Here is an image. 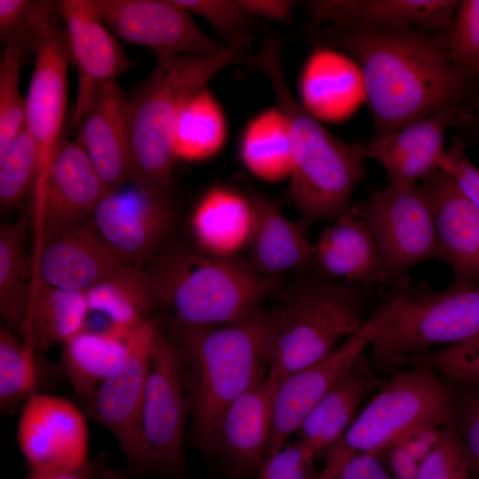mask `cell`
Masks as SVG:
<instances>
[{
  "label": "cell",
  "mask_w": 479,
  "mask_h": 479,
  "mask_svg": "<svg viewBox=\"0 0 479 479\" xmlns=\"http://www.w3.org/2000/svg\"><path fill=\"white\" fill-rule=\"evenodd\" d=\"M309 32L357 60L376 137L455 106L466 89L468 77L451 58L447 31L327 26Z\"/></svg>",
  "instance_id": "6da1fadb"
},
{
  "label": "cell",
  "mask_w": 479,
  "mask_h": 479,
  "mask_svg": "<svg viewBox=\"0 0 479 479\" xmlns=\"http://www.w3.org/2000/svg\"><path fill=\"white\" fill-rule=\"evenodd\" d=\"M282 45L263 43L247 68L262 73L271 85L288 130L292 169L288 193L306 228L334 219L350 207L356 186L365 176V146L347 143L322 126L293 95L282 63Z\"/></svg>",
  "instance_id": "7a4b0ae2"
},
{
  "label": "cell",
  "mask_w": 479,
  "mask_h": 479,
  "mask_svg": "<svg viewBox=\"0 0 479 479\" xmlns=\"http://www.w3.org/2000/svg\"><path fill=\"white\" fill-rule=\"evenodd\" d=\"M247 57L228 47L212 55L157 54L153 71L128 104L131 181L136 186L169 188L177 160L174 130L182 107L219 72Z\"/></svg>",
  "instance_id": "3957f363"
},
{
  "label": "cell",
  "mask_w": 479,
  "mask_h": 479,
  "mask_svg": "<svg viewBox=\"0 0 479 479\" xmlns=\"http://www.w3.org/2000/svg\"><path fill=\"white\" fill-rule=\"evenodd\" d=\"M191 370L192 436L211 452L229 404L267 375L265 310L237 323L185 327Z\"/></svg>",
  "instance_id": "277c9868"
},
{
  "label": "cell",
  "mask_w": 479,
  "mask_h": 479,
  "mask_svg": "<svg viewBox=\"0 0 479 479\" xmlns=\"http://www.w3.org/2000/svg\"><path fill=\"white\" fill-rule=\"evenodd\" d=\"M363 287L311 279L272 310H265L267 375L278 384L323 358L367 320Z\"/></svg>",
  "instance_id": "5b68a950"
},
{
  "label": "cell",
  "mask_w": 479,
  "mask_h": 479,
  "mask_svg": "<svg viewBox=\"0 0 479 479\" xmlns=\"http://www.w3.org/2000/svg\"><path fill=\"white\" fill-rule=\"evenodd\" d=\"M158 302L184 327L222 326L261 311L272 282L250 263L203 252H176L149 272Z\"/></svg>",
  "instance_id": "8992f818"
},
{
  "label": "cell",
  "mask_w": 479,
  "mask_h": 479,
  "mask_svg": "<svg viewBox=\"0 0 479 479\" xmlns=\"http://www.w3.org/2000/svg\"><path fill=\"white\" fill-rule=\"evenodd\" d=\"M479 334V286L431 290L406 287L396 315L369 345L367 357L382 370L407 357L465 342Z\"/></svg>",
  "instance_id": "52a82bcc"
},
{
  "label": "cell",
  "mask_w": 479,
  "mask_h": 479,
  "mask_svg": "<svg viewBox=\"0 0 479 479\" xmlns=\"http://www.w3.org/2000/svg\"><path fill=\"white\" fill-rule=\"evenodd\" d=\"M432 420L453 426V385L426 366L396 373L325 451L326 464L350 455L375 454L413 424Z\"/></svg>",
  "instance_id": "ba28073f"
},
{
  "label": "cell",
  "mask_w": 479,
  "mask_h": 479,
  "mask_svg": "<svg viewBox=\"0 0 479 479\" xmlns=\"http://www.w3.org/2000/svg\"><path fill=\"white\" fill-rule=\"evenodd\" d=\"M401 294V287L394 286L381 297L358 332L323 358L278 382L274 392L272 428L267 457L287 443L306 415L392 320Z\"/></svg>",
  "instance_id": "9c48e42d"
},
{
  "label": "cell",
  "mask_w": 479,
  "mask_h": 479,
  "mask_svg": "<svg viewBox=\"0 0 479 479\" xmlns=\"http://www.w3.org/2000/svg\"><path fill=\"white\" fill-rule=\"evenodd\" d=\"M356 208L380 249L387 281L395 284L416 264L438 260L432 212L420 184H388Z\"/></svg>",
  "instance_id": "30bf717a"
},
{
  "label": "cell",
  "mask_w": 479,
  "mask_h": 479,
  "mask_svg": "<svg viewBox=\"0 0 479 479\" xmlns=\"http://www.w3.org/2000/svg\"><path fill=\"white\" fill-rule=\"evenodd\" d=\"M186 413L181 357L174 344L157 331L150 349L134 467L175 470L181 467Z\"/></svg>",
  "instance_id": "8fae6325"
},
{
  "label": "cell",
  "mask_w": 479,
  "mask_h": 479,
  "mask_svg": "<svg viewBox=\"0 0 479 479\" xmlns=\"http://www.w3.org/2000/svg\"><path fill=\"white\" fill-rule=\"evenodd\" d=\"M32 46L35 63L26 97L24 129L32 137L37 152L33 185L35 206L42 197L50 166L61 141L70 59L64 31L59 30L57 23L38 34Z\"/></svg>",
  "instance_id": "7c38bea8"
},
{
  "label": "cell",
  "mask_w": 479,
  "mask_h": 479,
  "mask_svg": "<svg viewBox=\"0 0 479 479\" xmlns=\"http://www.w3.org/2000/svg\"><path fill=\"white\" fill-rule=\"evenodd\" d=\"M110 31L157 54L212 55L227 47L206 35L174 0H90Z\"/></svg>",
  "instance_id": "4fadbf2b"
},
{
  "label": "cell",
  "mask_w": 479,
  "mask_h": 479,
  "mask_svg": "<svg viewBox=\"0 0 479 479\" xmlns=\"http://www.w3.org/2000/svg\"><path fill=\"white\" fill-rule=\"evenodd\" d=\"M65 24L69 59L78 71V90L72 116L74 129L94 106L103 87L132 67L116 36L108 29L90 0L59 3Z\"/></svg>",
  "instance_id": "5bb4252c"
},
{
  "label": "cell",
  "mask_w": 479,
  "mask_h": 479,
  "mask_svg": "<svg viewBox=\"0 0 479 479\" xmlns=\"http://www.w3.org/2000/svg\"><path fill=\"white\" fill-rule=\"evenodd\" d=\"M156 333L152 319L142 323L128 341L123 365L85 397L90 416L115 437L131 467L137 456L150 349Z\"/></svg>",
  "instance_id": "9a60e30c"
},
{
  "label": "cell",
  "mask_w": 479,
  "mask_h": 479,
  "mask_svg": "<svg viewBox=\"0 0 479 479\" xmlns=\"http://www.w3.org/2000/svg\"><path fill=\"white\" fill-rule=\"evenodd\" d=\"M174 213L169 188L135 185L109 192L90 216L94 229L121 259L138 266L169 232Z\"/></svg>",
  "instance_id": "2e32d148"
},
{
  "label": "cell",
  "mask_w": 479,
  "mask_h": 479,
  "mask_svg": "<svg viewBox=\"0 0 479 479\" xmlns=\"http://www.w3.org/2000/svg\"><path fill=\"white\" fill-rule=\"evenodd\" d=\"M109 192L83 148L61 139L34 206L35 253L55 233L91 216Z\"/></svg>",
  "instance_id": "e0dca14e"
},
{
  "label": "cell",
  "mask_w": 479,
  "mask_h": 479,
  "mask_svg": "<svg viewBox=\"0 0 479 479\" xmlns=\"http://www.w3.org/2000/svg\"><path fill=\"white\" fill-rule=\"evenodd\" d=\"M17 442L32 469L75 466L89 460L84 416L63 397L33 394L19 420Z\"/></svg>",
  "instance_id": "ac0fdd59"
},
{
  "label": "cell",
  "mask_w": 479,
  "mask_h": 479,
  "mask_svg": "<svg viewBox=\"0 0 479 479\" xmlns=\"http://www.w3.org/2000/svg\"><path fill=\"white\" fill-rule=\"evenodd\" d=\"M420 185L432 212L438 260L452 271L451 286H479V209L440 169L424 177Z\"/></svg>",
  "instance_id": "d6986e66"
},
{
  "label": "cell",
  "mask_w": 479,
  "mask_h": 479,
  "mask_svg": "<svg viewBox=\"0 0 479 479\" xmlns=\"http://www.w3.org/2000/svg\"><path fill=\"white\" fill-rule=\"evenodd\" d=\"M124 262L91 223L67 226L35 253V277L55 287L86 292Z\"/></svg>",
  "instance_id": "ffe728a7"
},
{
  "label": "cell",
  "mask_w": 479,
  "mask_h": 479,
  "mask_svg": "<svg viewBox=\"0 0 479 479\" xmlns=\"http://www.w3.org/2000/svg\"><path fill=\"white\" fill-rule=\"evenodd\" d=\"M459 1L318 0L305 2L310 28L321 25L364 28L416 27L448 31Z\"/></svg>",
  "instance_id": "44dd1931"
},
{
  "label": "cell",
  "mask_w": 479,
  "mask_h": 479,
  "mask_svg": "<svg viewBox=\"0 0 479 479\" xmlns=\"http://www.w3.org/2000/svg\"><path fill=\"white\" fill-rule=\"evenodd\" d=\"M275 389L264 376L232 401L220 418L211 452L238 472L257 470L267 457Z\"/></svg>",
  "instance_id": "7402d4cb"
},
{
  "label": "cell",
  "mask_w": 479,
  "mask_h": 479,
  "mask_svg": "<svg viewBox=\"0 0 479 479\" xmlns=\"http://www.w3.org/2000/svg\"><path fill=\"white\" fill-rule=\"evenodd\" d=\"M128 104L116 81L106 83L77 127L75 141L83 148L110 191L131 180Z\"/></svg>",
  "instance_id": "603a6c76"
},
{
  "label": "cell",
  "mask_w": 479,
  "mask_h": 479,
  "mask_svg": "<svg viewBox=\"0 0 479 479\" xmlns=\"http://www.w3.org/2000/svg\"><path fill=\"white\" fill-rule=\"evenodd\" d=\"M454 106L439 109L403 129L376 137L365 145V156L381 163L390 185L418 184L438 169L445 152L444 138Z\"/></svg>",
  "instance_id": "cb8c5ba5"
},
{
  "label": "cell",
  "mask_w": 479,
  "mask_h": 479,
  "mask_svg": "<svg viewBox=\"0 0 479 479\" xmlns=\"http://www.w3.org/2000/svg\"><path fill=\"white\" fill-rule=\"evenodd\" d=\"M314 265L327 277L358 287L387 281L384 263L372 233L350 205L313 244Z\"/></svg>",
  "instance_id": "d4e9b609"
},
{
  "label": "cell",
  "mask_w": 479,
  "mask_h": 479,
  "mask_svg": "<svg viewBox=\"0 0 479 479\" xmlns=\"http://www.w3.org/2000/svg\"><path fill=\"white\" fill-rule=\"evenodd\" d=\"M253 207V225L247 243L250 264L270 276L289 270H305L314 265L313 244L307 228L283 214L272 199L249 195Z\"/></svg>",
  "instance_id": "484cf974"
},
{
  "label": "cell",
  "mask_w": 479,
  "mask_h": 479,
  "mask_svg": "<svg viewBox=\"0 0 479 479\" xmlns=\"http://www.w3.org/2000/svg\"><path fill=\"white\" fill-rule=\"evenodd\" d=\"M373 368L363 352L301 422L298 442L318 456L337 441L353 422L364 397L380 385Z\"/></svg>",
  "instance_id": "4316f807"
},
{
  "label": "cell",
  "mask_w": 479,
  "mask_h": 479,
  "mask_svg": "<svg viewBox=\"0 0 479 479\" xmlns=\"http://www.w3.org/2000/svg\"><path fill=\"white\" fill-rule=\"evenodd\" d=\"M253 225L249 196L216 186L208 190L192 216L191 226L201 252L216 257H233L247 246Z\"/></svg>",
  "instance_id": "83f0119b"
},
{
  "label": "cell",
  "mask_w": 479,
  "mask_h": 479,
  "mask_svg": "<svg viewBox=\"0 0 479 479\" xmlns=\"http://www.w3.org/2000/svg\"><path fill=\"white\" fill-rule=\"evenodd\" d=\"M89 313L85 292L55 287L34 276L24 342L39 349L63 346L83 331Z\"/></svg>",
  "instance_id": "f1b7e54d"
},
{
  "label": "cell",
  "mask_w": 479,
  "mask_h": 479,
  "mask_svg": "<svg viewBox=\"0 0 479 479\" xmlns=\"http://www.w3.org/2000/svg\"><path fill=\"white\" fill-rule=\"evenodd\" d=\"M90 311L106 315L130 337L158 302L149 272L123 263L85 292Z\"/></svg>",
  "instance_id": "f546056e"
},
{
  "label": "cell",
  "mask_w": 479,
  "mask_h": 479,
  "mask_svg": "<svg viewBox=\"0 0 479 479\" xmlns=\"http://www.w3.org/2000/svg\"><path fill=\"white\" fill-rule=\"evenodd\" d=\"M128 341L114 334L82 331L64 344L62 364L75 391L86 397L125 363Z\"/></svg>",
  "instance_id": "4dcf8cb0"
},
{
  "label": "cell",
  "mask_w": 479,
  "mask_h": 479,
  "mask_svg": "<svg viewBox=\"0 0 479 479\" xmlns=\"http://www.w3.org/2000/svg\"><path fill=\"white\" fill-rule=\"evenodd\" d=\"M240 157L246 168L262 180L274 183L290 177L288 130L278 107L262 112L248 123L240 142Z\"/></svg>",
  "instance_id": "1f68e13d"
},
{
  "label": "cell",
  "mask_w": 479,
  "mask_h": 479,
  "mask_svg": "<svg viewBox=\"0 0 479 479\" xmlns=\"http://www.w3.org/2000/svg\"><path fill=\"white\" fill-rule=\"evenodd\" d=\"M23 220L0 227V313L13 327L22 328L32 292L35 270L25 254Z\"/></svg>",
  "instance_id": "d6a6232c"
},
{
  "label": "cell",
  "mask_w": 479,
  "mask_h": 479,
  "mask_svg": "<svg viewBox=\"0 0 479 479\" xmlns=\"http://www.w3.org/2000/svg\"><path fill=\"white\" fill-rule=\"evenodd\" d=\"M225 134L222 108L206 86L187 100L177 117L173 136L176 158L207 159L220 150Z\"/></svg>",
  "instance_id": "836d02e7"
},
{
  "label": "cell",
  "mask_w": 479,
  "mask_h": 479,
  "mask_svg": "<svg viewBox=\"0 0 479 479\" xmlns=\"http://www.w3.org/2000/svg\"><path fill=\"white\" fill-rule=\"evenodd\" d=\"M353 79L344 58L331 51L316 52L302 79L303 106L314 116L342 117L351 106Z\"/></svg>",
  "instance_id": "e575fe53"
},
{
  "label": "cell",
  "mask_w": 479,
  "mask_h": 479,
  "mask_svg": "<svg viewBox=\"0 0 479 479\" xmlns=\"http://www.w3.org/2000/svg\"><path fill=\"white\" fill-rule=\"evenodd\" d=\"M35 348L20 342L6 327L0 329V407L5 412L33 394L37 371Z\"/></svg>",
  "instance_id": "d590c367"
},
{
  "label": "cell",
  "mask_w": 479,
  "mask_h": 479,
  "mask_svg": "<svg viewBox=\"0 0 479 479\" xmlns=\"http://www.w3.org/2000/svg\"><path fill=\"white\" fill-rule=\"evenodd\" d=\"M189 12L204 18L226 42V47L247 53L257 30L256 17L240 0H174Z\"/></svg>",
  "instance_id": "8d00e7d4"
},
{
  "label": "cell",
  "mask_w": 479,
  "mask_h": 479,
  "mask_svg": "<svg viewBox=\"0 0 479 479\" xmlns=\"http://www.w3.org/2000/svg\"><path fill=\"white\" fill-rule=\"evenodd\" d=\"M24 43L4 45L0 62V154L24 128L26 98L20 90V65Z\"/></svg>",
  "instance_id": "74e56055"
},
{
  "label": "cell",
  "mask_w": 479,
  "mask_h": 479,
  "mask_svg": "<svg viewBox=\"0 0 479 479\" xmlns=\"http://www.w3.org/2000/svg\"><path fill=\"white\" fill-rule=\"evenodd\" d=\"M37 169L35 145L23 128L0 154V204L3 210L16 207L35 182Z\"/></svg>",
  "instance_id": "f35d334b"
},
{
  "label": "cell",
  "mask_w": 479,
  "mask_h": 479,
  "mask_svg": "<svg viewBox=\"0 0 479 479\" xmlns=\"http://www.w3.org/2000/svg\"><path fill=\"white\" fill-rule=\"evenodd\" d=\"M400 365L426 366L450 383L479 384V334L465 342L407 357Z\"/></svg>",
  "instance_id": "ab89813d"
},
{
  "label": "cell",
  "mask_w": 479,
  "mask_h": 479,
  "mask_svg": "<svg viewBox=\"0 0 479 479\" xmlns=\"http://www.w3.org/2000/svg\"><path fill=\"white\" fill-rule=\"evenodd\" d=\"M417 479H477L474 460L454 426L444 428L436 446L420 464Z\"/></svg>",
  "instance_id": "60d3db41"
},
{
  "label": "cell",
  "mask_w": 479,
  "mask_h": 479,
  "mask_svg": "<svg viewBox=\"0 0 479 479\" xmlns=\"http://www.w3.org/2000/svg\"><path fill=\"white\" fill-rule=\"evenodd\" d=\"M447 33L457 68L467 77L479 74V0L459 1Z\"/></svg>",
  "instance_id": "b9f144b4"
},
{
  "label": "cell",
  "mask_w": 479,
  "mask_h": 479,
  "mask_svg": "<svg viewBox=\"0 0 479 479\" xmlns=\"http://www.w3.org/2000/svg\"><path fill=\"white\" fill-rule=\"evenodd\" d=\"M316 457L310 449L299 442L287 443L263 460L257 469L258 479H316Z\"/></svg>",
  "instance_id": "7bdbcfd3"
},
{
  "label": "cell",
  "mask_w": 479,
  "mask_h": 479,
  "mask_svg": "<svg viewBox=\"0 0 479 479\" xmlns=\"http://www.w3.org/2000/svg\"><path fill=\"white\" fill-rule=\"evenodd\" d=\"M452 385L453 426L473 459L479 464V384Z\"/></svg>",
  "instance_id": "ee69618b"
},
{
  "label": "cell",
  "mask_w": 479,
  "mask_h": 479,
  "mask_svg": "<svg viewBox=\"0 0 479 479\" xmlns=\"http://www.w3.org/2000/svg\"><path fill=\"white\" fill-rule=\"evenodd\" d=\"M438 169L449 174L479 209V169L467 158L461 141L456 140L444 152Z\"/></svg>",
  "instance_id": "f6af8a7d"
},
{
  "label": "cell",
  "mask_w": 479,
  "mask_h": 479,
  "mask_svg": "<svg viewBox=\"0 0 479 479\" xmlns=\"http://www.w3.org/2000/svg\"><path fill=\"white\" fill-rule=\"evenodd\" d=\"M316 479H392L380 459L373 453L350 455L325 465Z\"/></svg>",
  "instance_id": "bcb514c9"
},
{
  "label": "cell",
  "mask_w": 479,
  "mask_h": 479,
  "mask_svg": "<svg viewBox=\"0 0 479 479\" xmlns=\"http://www.w3.org/2000/svg\"><path fill=\"white\" fill-rule=\"evenodd\" d=\"M448 426L432 420L413 424L390 442L397 444L420 464L440 441Z\"/></svg>",
  "instance_id": "7dc6e473"
},
{
  "label": "cell",
  "mask_w": 479,
  "mask_h": 479,
  "mask_svg": "<svg viewBox=\"0 0 479 479\" xmlns=\"http://www.w3.org/2000/svg\"><path fill=\"white\" fill-rule=\"evenodd\" d=\"M375 455L392 479H417L420 464L397 444L389 443Z\"/></svg>",
  "instance_id": "c3c4849f"
},
{
  "label": "cell",
  "mask_w": 479,
  "mask_h": 479,
  "mask_svg": "<svg viewBox=\"0 0 479 479\" xmlns=\"http://www.w3.org/2000/svg\"><path fill=\"white\" fill-rule=\"evenodd\" d=\"M105 469L104 459H94L75 466L32 469L25 479H97Z\"/></svg>",
  "instance_id": "681fc988"
},
{
  "label": "cell",
  "mask_w": 479,
  "mask_h": 479,
  "mask_svg": "<svg viewBox=\"0 0 479 479\" xmlns=\"http://www.w3.org/2000/svg\"><path fill=\"white\" fill-rule=\"evenodd\" d=\"M240 3L255 17L277 21H288L296 4L287 0H240Z\"/></svg>",
  "instance_id": "f907efd6"
},
{
  "label": "cell",
  "mask_w": 479,
  "mask_h": 479,
  "mask_svg": "<svg viewBox=\"0 0 479 479\" xmlns=\"http://www.w3.org/2000/svg\"><path fill=\"white\" fill-rule=\"evenodd\" d=\"M112 474H113V471L106 469L98 475L97 479H110Z\"/></svg>",
  "instance_id": "816d5d0a"
},
{
  "label": "cell",
  "mask_w": 479,
  "mask_h": 479,
  "mask_svg": "<svg viewBox=\"0 0 479 479\" xmlns=\"http://www.w3.org/2000/svg\"><path fill=\"white\" fill-rule=\"evenodd\" d=\"M473 459V458H472ZM474 460V459H473ZM474 465H475V473H476V476H477V479H479V464L476 463L475 460H474Z\"/></svg>",
  "instance_id": "f5cc1de1"
},
{
  "label": "cell",
  "mask_w": 479,
  "mask_h": 479,
  "mask_svg": "<svg viewBox=\"0 0 479 479\" xmlns=\"http://www.w3.org/2000/svg\"><path fill=\"white\" fill-rule=\"evenodd\" d=\"M110 479H122L119 475L115 474L114 472H113Z\"/></svg>",
  "instance_id": "db71d44e"
}]
</instances>
